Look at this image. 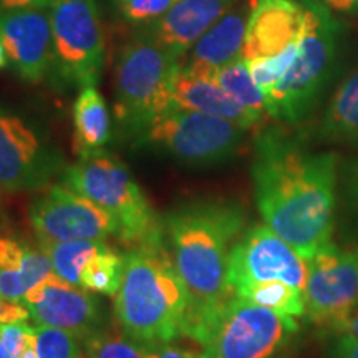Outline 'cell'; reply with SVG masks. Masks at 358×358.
Here are the masks:
<instances>
[{
    "instance_id": "obj_24",
    "label": "cell",
    "mask_w": 358,
    "mask_h": 358,
    "mask_svg": "<svg viewBox=\"0 0 358 358\" xmlns=\"http://www.w3.org/2000/svg\"><path fill=\"white\" fill-rule=\"evenodd\" d=\"M124 274V256L108 245L93 254L80 272V287L93 294L116 295Z\"/></svg>"
},
{
    "instance_id": "obj_39",
    "label": "cell",
    "mask_w": 358,
    "mask_h": 358,
    "mask_svg": "<svg viewBox=\"0 0 358 358\" xmlns=\"http://www.w3.org/2000/svg\"><path fill=\"white\" fill-rule=\"evenodd\" d=\"M7 65H8V58H7L6 48H3V45H2V40H0V70L6 69Z\"/></svg>"
},
{
    "instance_id": "obj_8",
    "label": "cell",
    "mask_w": 358,
    "mask_h": 358,
    "mask_svg": "<svg viewBox=\"0 0 358 358\" xmlns=\"http://www.w3.org/2000/svg\"><path fill=\"white\" fill-rule=\"evenodd\" d=\"M297 327L294 317L234 294L206 324L196 342L203 347L204 358H268Z\"/></svg>"
},
{
    "instance_id": "obj_33",
    "label": "cell",
    "mask_w": 358,
    "mask_h": 358,
    "mask_svg": "<svg viewBox=\"0 0 358 358\" xmlns=\"http://www.w3.org/2000/svg\"><path fill=\"white\" fill-rule=\"evenodd\" d=\"M345 194L353 214L358 219V161L345 168Z\"/></svg>"
},
{
    "instance_id": "obj_13",
    "label": "cell",
    "mask_w": 358,
    "mask_h": 358,
    "mask_svg": "<svg viewBox=\"0 0 358 358\" xmlns=\"http://www.w3.org/2000/svg\"><path fill=\"white\" fill-rule=\"evenodd\" d=\"M62 161L19 115L0 106V187L37 189L58 173Z\"/></svg>"
},
{
    "instance_id": "obj_17",
    "label": "cell",
    "mask_w": 358,
    "mask_h": 358,
    "mask_svg": "<svg viewBox=\"0 0 358 358\" xmlns=\"http://www.w3.org/2000/svg\"><path fill=\"white\" fill-rule=\"evenodd\" d=\"M252 7L254 2H249L224 13L179 60V66L198 77L214 80L219 69L241 58Z\"/></svg>"
},
{
    "instance_id": "obj_20",
    "label": "cell",
    "mask_w": 358,
    "mask_h": 358,
    "mask_svg": "<svg viewBox=\"0 0 358 358\" xmlns=\"http://www.w3.org/2000/svg\"><path fill=\"white\" fill-rule=\"evenodd\" d=\"M111 136V118L105 98L95 85L80 90L73 103V150L80 158L103 151Z\"/></svg>"
},
{
    "instance_id": "obj_37",
    "label": "cell",
    "mask_w": 358,
    "mask_h": 358,
    "mask_svg": "<svg viewBox=\"0 0 358 358\" xmlns=\"http://www.w3.org/2000/svg\"><path fill=\"white\" fill-rule=\"evenodd\" d=\"M340 332L350 334V335H353V337L358 338V308H355V310L352 312V315L348 317V319L345 320V324L342 325V329H340L337 334H340Z\"/></svg>"
},
{
    "instance_id": "obj_28",
    "label": "cell",
    "mask_w": 358,
    "mask_h": 358,
    "mask_svg": "<svg viewBox=\"0 0 358 358\" xmlns=\"http://www.w3.org/2000/svg\"><path fill=\"white\" fill-rule=\"evenodd\" d=\"M179 0H118L120 12L133 24H153L176 6Z\"/></svg>"
},
{
    "instance_id": "obj_22",
    "label": "cell",
    "mask_w": 358,
    "mask_h": 358,
    "mask_svg": "<svg viewBox=\"0 0 358 358\" xmlns=\"http://www.w3.org/2000/svg\"><path fill=\"white\" fill-rule=\"evenodd\" d=\"M214 82L261 122L268 116L266 95L254 82L243 58H237V60L219 69L214 75Z\"/></svg>"
},
{
    "instance_id": "obj_26",
    "label": "cell",
    "mask_w": 358,
    "mask_h": 358,
    "mask_svg": "<svg viewBox=\"0 0 358 358\" xmlns=\"http://www.w3.org/2000/svg\"><path fill=\"white\" fill-rule=\"evenodd\" d=\"M88 358H148V348L129 337L96 330L83 340Z\"/></svg>"
},
{
    "instance_id": "obj_6",
    "label": "cell",
    "mask_w": 358,
    "mask_h": 358,
    "mask_svg": "<svg viewBox=\"0 0 358 358\" xmlns=\"http://www.w3.org/2000/svg\"><path fill=\"white\" fill-rule=\"evenodd\" d=\"M179 58L146 30L124 45L116 62L115 113L120 123L140 134L173 106Z\"/></svg>"
},
{
    "instance_id": "obj_12",
    "label": "cell",
    "mask_w": 358,
    "mask_h": 358,
    "mask_svg": "<svg viewBox=\"0 0 358 358\" xmlns=\"http://www.w3.org/2000/svg\"><path fill=\"white\" fill-rule=\"evenodd\" d=\"M226 277L232 292L250 282L282 280L303 294L308 261L267 224H256L232 245Z\"/></svg>"
},
{
    "instance_id": "obj_35",
    "label": "cell",
    "mask_w": 358,
    "mask_h": 358,
    "mask_svg": "<svg viewBox=\"0 0 358 358\" xmlns=\"http://www.w3.org/2000/svg\"><path fill=\"white\" fill-rule=\"evenodd\" d=\"M55 0H0V13L27 10V8H50Z\"/></svg>"
},
{
    "instance_id": "obj_15",
    "label": "cell",
    "mask_w": 358,
    "mask_h": 358,
    "mask_svg": "<svg viewBox=\"0 0 358 358\" xmlns=\"http://www.w3.org/2000/svg\"><path fill=\"white\" fill-rule=\"evenodd\" d=\"M47 8L0 13V40L8 64L29 83H40L52 69L53 38Z\"/></svg>"
},
{
    "instance_id": "obj_30",
    "label": "cell",
    "mask_w": 358,
    "mask_h": 358,
    "mask_svg": "<svg viewBox=\"0 0 358 358\" xmlns=\"http://www.w3.org/2000/svg\"><path fill=\"white\" fill-rule=\"evenodd\" d=\"M29 245L13 239V237H0V268L17 271L24 262Z\"/></svg>"
},
{
    "instance_id": "obj_4",
    "label": "cell",
    "mask_w": 358,
    "mask_h": 358,
    "mask_svg": "<svg viewBox=\"0 0 358 358\" xmlns=\"http://www.w3.org/2000/svg\"><path fill=\"white\" fill-rule=\"evenodd\" d=\"M306 29L295 60L274 88L266 93L267 113L285 123H301L310 113L332 73L338 45V24L317 0H301Z\"/></svg>"
},
{
    "instance_id": "obj_10",
    "label": "cell",
    "mask_w": 358,
    "mask_h": 358,
    "mask_svg": "<svg viewBox=\"0 0 358 358\" xmlns=\"http://www.w3.org/2000/svg\"><path fill=\"white\" fill-rule=\"evenodd\" d=\"M303 301L310 322L338 332L358 306V248L330 241L317 250L308 259Z\"/></svg>"
},
{
    "instance_id": "obj_5",
    "label": "cell",
    "mask_w": 358,
    "mask_h": 358,
    "mask_svg": "<svg viewBox=\"0 0 358 358\" xmlns=\"http://www.w3.org/2000/svg\"><path fill=\"white\" fill-rule=\"evenodd\" d=\"M65 182L110 214L124 244L136 248L164 239L163 224L145 192L115 156L98 151L80 158L65 171Z\"/></svg>"
},
{
    "instance_id": "obj_1",
    "label": "cell",
    "mask_w": 358,
    "mask_h": 358,
    "mask_svg": "<svg viewBox=\"0 0 358 358\" xmlns=\"http://www.w3.org/2000/svg\"><path fill=\"white\" fill-rule=\"evenodd\" d=\"M337 178V155L312 153L279 129L257 134L252 179L259 213L307 261L332 237Z\"/></svg>"
},
{
    "instance_id": "obj_2",
    "label": "cell",
    "mask_w": 358,
    "mask_h": 358,
    "mask_svg": "<svg viewBox=\"0 0 358 358\" xmlns=\"http://www.w3.org/2000/svg\"><path fill=\"white\" fill-rule=\"evenodd\" d=\"M244 222L243 209L226 201L181 206L164 221V241L187 294L186 337L198 338L234 295L227 284V261Z\"/></svg>"
},
{
    "instance_id": "obj_3",
    "label": "cell",
    "mask_w": 358,
    "mask_h": 358,
    "mask_svg": "<svg viewBox=\"0 0 358 358\" xmlns=\"http://www.w3.org/2000/svg\"><path fill=\"white\" fill-rule=\"evenodd\" d=\"M164 243L131 248L115 295V315L124 335L146 348L171 343L185 330L187 294Z\"/></svg>"
},
{
    "instance_id": "obj_36",
    "label": "cell",
    "mask_w": 358,
    "mask_h": 358,
    "mask_svg": "<svg viewBox=\"0 0 358 358\" xmlns=\"http://www.w3.org/2000/svg\"><path fill=\"white\" fill-rule=\"evenodd\" d=\"M320 2L337 12H350L358 7V0H320Z\"/></svg>"
},
{
    "instance_id": "obj_11",
    "label": "cell",
    "mask_w": 358,
    "mask_h": 358,
    "mask_svg": "<svg viewBox=\"0 0 358 358\" xmlns=\"http://www.w3.org/2000/svg\"><path fill=\"white\" fill-rule=\"evenodd\" d=\"M38 244L66 241H106L118 236V226L108 213L70 186H50L29 211Z\"/></svg>"
},
{
    "instance_id": "obj_40",
    "label": "cell",
    "mask_w": 358,
    "mask_h": 358,
    "mask_svg": "<svg viewBox=\"0 0 358 358\" xmlns=\"http://www.w3.org/2000/svg\"><path fill=\"white\" fill-rule=\"evenodd\" d=\"M0 299H2V297H0Z\"/></svg>"
},
{
    "instance_id": "obj_27",
    "label": "cell",
    "mask_w": 358,
    "mask_h": 358,
    "mask_svg": "<svg viewBox=\"0 0 358 358\" xmlns=\"http://www.w3.org/2000/svg\"><path fill=\"white\" fill-rule=\"evenodd\" d=\"M34 334L38 358H83L80 338L64 329L35 325Z\"/></svg>"
},
{
    "instance_id": "obj_41",
    "label": "cell",
    "mask_w": 358,
    "mask_h": 358,
    "mask_svg": "<svg viewBox=\"0 0 358 358\" xmlns=\"http://www.w3.org/2000/svg\"><path fill=\"white\" fill-rule=\"evenodd\" d=\"M203 358H204V357H203Z\"/></svg>"
},
{
    "instance_id": "obj_7",
    "label": "cell",
    "mask_w": 358,
    "mask_h": 358,
    "mask_svg": "<svg viewBox=\"0 0 358 358\" xmlns=\"http://www.w3.org/2000/svg\"><path fill=\"white\" fill-rule=\"evenodd\" d=\"M250 129L231 120L171 106L140 133L146 145L191 166H213L234 158Z\"/></svg>"
},
{
    "instance_id": "obj_23",
    "label": "cell",
    "mask_w": 358,
    "mask_h": 358,
    "mask_svg": "<svg viewBox=\"0 0 358 358\" xmlns=\"http://www.w3.org/2000/svg\"><path fill=\"white\" fill-rule=\"evenodd\" d=\"M237 297L267 307L287 317H303L306 315V301L303 294L294 285L282 280H264L250 282L234 292Z\"/></svg>"
},
{
    "instance_id": "obj_19",
    "label": "cell",
    "mask_w": 358,
    "mask_h": 358,
    "mask_svg": "<svg viewBox=\"0 0 358 358\" xmlns=\"http://www.w3.org/2000/svg\"><path fill=\"white\" fill-rule=\"evenodd\" d=\"M173 106L221 116L248 129H257L262 124L261 120L243 108L214 80L198 77L181 66L174 78Z\"/></svg>"
},
{
    "instance_id": "obj_38",
    "label": "cell",
    "mask_w": 358,
    "mask_h": 358,
    "mask_svg": "<svg viewBox=\"0 0 358 358\" xmlns=\"http://www.w3.org/2000/svg\"><path fill=\"white\" fill-rule=\"evenodd\" d=\"M34 332H35V330H34ZM19 358H38L37 350H35V334H34V338L30 340L29 345L24 348V352L20 353Z\"/></svg>"
},
{
    "instance_id": "obj_25",
    "label": "cell",
    "mask_w": 358,
    "mask_h": 358,
    "mask_svg": "<svg viewBox=\"0 0 358 358\" xmlns=\"http://www.w3.org/2000/svg\"><path fill=\"white\" fill-rule=\"evenodd\" d=\"M50 257L53 272L62 280L80 287V272L90 257L105 248L101 241H66V243L38 244Z\"/></svg>"
},
{
    "instance_id": "obj_21",
    "label": "cell",
    "mask_w": 358,
    "mask_h": 358,
    "mask_svg": "<svg viewBox=\"0 0 358 358\" xmlns=\"http://www.w3.org/2000/svg\"><path fill=\"white\" fill-rule=\"evenodd\" d=\"M320 131L329 141L358 146V71L334 93L322 120Z\"/></svg>"
},
{
    "instance_id": "obj_9",
    "label": "cell",
    "mask_w": 358,
    "mask_h": 358,
    "mask_svg": "<svg viewBox=\"0 0 358 358\" xmlns=\"http://www.w3.org/2000/svg\"><path fill=\"white\" fill-rule=\"evenodd\" d=\"M52 22V69L70 87L96 85L105 65V32L96 0H55Z\"/></svg>"
},
{
    "instance_id": "obj_34",
    "label": "cell",
    "mask_w": 358,
    "mask_h": 358,
    "mask_svg": "<svg viewBox=\"0 0 358 358\" xmlns=\"http://www.w3.org/2000/svg\"><path fill=\"white\" fill-rule=\"evenodd\" d=\"M148 358H203V353H194L186 348H179L171 343L148 348Z\"/></svg>"
},
{
    "instance_id": "obj_29",
    "label": "cell",
    "mask_w": 358,
    "mask_h": 358,
    "mask_svg": "<svg viewBox=\"0 0 358 358\" xmlns=\"http://www.w3.org/2000/svg\"><path fill=\"white\" fill-rule=\"evenodd\" d=\"M35 327L27 322L3 324L0 329V358H19L34 338Z\"/></svg>"
},
{
    "instance_id": "obj_32",
    "label": "cell",
    "mask_w": 358,
    "mask_h": 358,
    "mask_svg": "<svg viewBox=\"0 0 358 358\" xmlns=\"http://www.w3.org/2000/svg\"><path fill=\"white\" fill-rule=\"evenodd\" d=\"M330 358H358V338L340 332L330 352Z\"/></svg>"
},
{
    "instance_id": "obj_18",
    "label": "cell",
    "mask_w": 358,
    "mask_h": 358,
    "mask_svg": "<svg viewBox=\"0 0 358 358\" xmlns=\"http://www.w3.org/2000/svg\"><path fill=\"white\" fill-rule=\"evenodd\" d=\"M234 3L236 0H179L171 10L145 30L181 60Z\"/></svg>"
},
{
    "instance_id": "obj_31",
    "label": "cell",
    "mask_w": 358,
    "mask_h": 358,
    "mask_svg": "<svg viewBox=\"0 0 358 358\" xmlns=\"http://www.w3.org/2000/svg\"><path fill=\"white\" fill-rule=\"evenodd\" d=\"M30 319V310L24 301H7L0 299V324L27 322Z\"/></svg>"
},
{
    "instance_id": "obj_14",
    "label": "cell",
    "mask_w": 358,
    "mask_h": 358,
    "mask_svg": "<svg viewBox=\"0 0 358 358\" xmlns=\"http://www.w3.org/2000/svg\"><path fill=\"white\" fill-rule=\"evenodd\" d=\"M37 325L64 329L80 340L101 329L100 302L93 292L62 280L55 272L24 297Z\"/></svg>"
},
{
    "instance_id": "obj_16",
    "label": "cell",
    "mask_w": 358,
    "mask_h": 358,
    "mask_svg": "<svg viewBox=\"0 0 358 358\" xmlns=\"http://www.w3.org/2000/svg\"><path fill=\"white\" fill-rule=\"evenodd\" d=\"M306 10L301 0H256L241 58L244 64L280 57L301 45Z\"/></svg>"
}]
</instances>
